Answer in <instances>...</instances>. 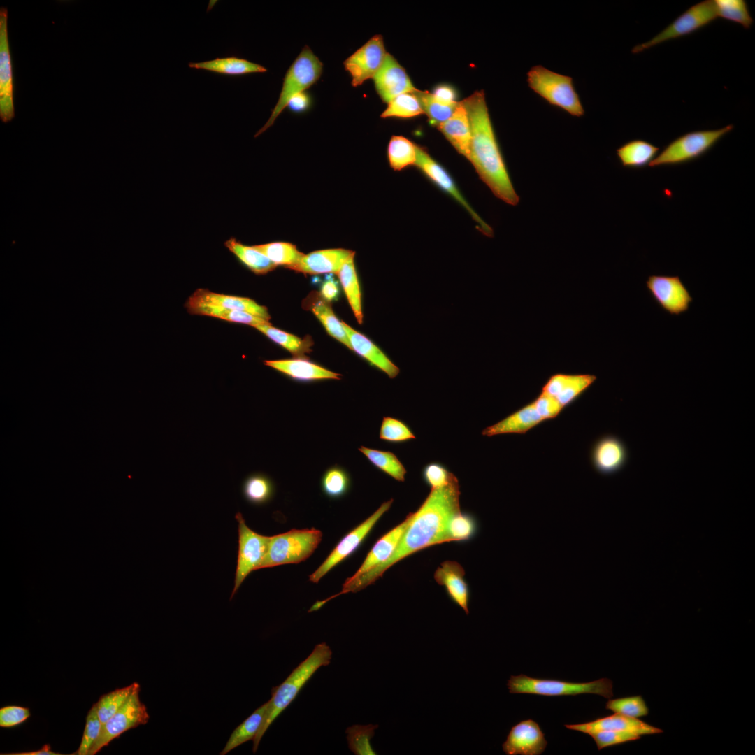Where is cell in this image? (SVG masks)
<instances>
[{"instance_id": "cell-1", "label": "cell", "mask_w": 755, "mask_h": 755, "mask_svg": "<svg viewBox=\"0 0 755 755\" xmlns=\"http://www.w3.org/2000/svg\"><path fill=\"white\" fill-rule=\"evenodd\" d=\"M459 485L456 477L445 486L431 489L430 494L412 519L396 549L384 563L363 575L347 578L336 596L359 591L380 577L391 566L405 557L429 546L449 542L447 526L460 511Z\"/></svg>"}, {"instance_id": "cell-2", "label": "cell", "mask_w": 755, "mask_h": 755, "mask_svg": "<svg viewBox=\"0 0 755 755\" xmlns=\"http://www.w3.org/2000/svg\"><path fill=\"white\" fill-rule=\"evenodd\" d=\"M469 118L471 141L469 161L492 193L505 203L519 201L511 181L490 119L483 90L462 100Z\"/></svg>"}, {"instance_id": "cell-3", "label": "cell", "mask_w": 755, "mask_h": 755, "mask_svg": "<svg viewBox=\"0 0 755 755\" xmlns=\"http://www.w3.org/2000/svg\"><path fill=\"white\" fill-rule=\"evenodd\" d=\"M331 657V649L326 642L317 645L310 654L292 670L286 680L273 689L263 722L252 740L253 753L257 751L262 737L272 723L295 699L314 673L320 667L330 663Z\"/></svg>"}, {"instance_id": "cell-4", "label": "cell", "mask_w": 755, "mask_h": 755, "mask_svg": "<svg viewBox=\"0 0 755 755\" xmlns=\"http://www.w3.org/2000/svg\"><path fill=\"white\" fill-rule=\"evenodd\" d=\"M322 70V62L312 50L305 45L287 71L278 100L271 115L254 137H257L273 124L294 96L304 92L314 85L319 79Z\"/></svg>"}, {"instance_id": "cell-5", "label": "cell", "mask_w": 755, "mask_h": 755, "mask_svg": "<svg viewBox=\"0 0 755 755\" xmlns=\"http://www.w3.org/2000/svg\"><path fill=\"white\" fill-rule=\"evenodd\" d=\"M527 82L535 93L549 104L575 117L584 115V110L571 77L536 65L528 71Z\"/></svg>"}, {"instance_id": "cell-6", "label": "cell", "mask_w": 755, "mask_h": 755, "mask_svg": "<svg viewBox=\"0 0 755 755\" xmlns=\"http://www.w3.org/2000/svg\"><path fill=\"white\" fill-rule=\"evenodd\" d=\"M322 538V532L315 528L292 529L271 536L260 569L302 562L312 555Z\"/></svg>"}, {"instance_id": "cell-7", "label": "cell", "mask_w": 755, "mask_h": 755, "mask_svg": "<svg viewBox=\"0 0 755 755\" xmlns=\"http://www.w3.org/2000/svg\"><path fill=\"white\" fill-rule=\"evenodd\" d=\"M507 686L510 693H529L545 696L593 693L606 698H611L613 696L612 682L607 678L579 683L538 679L521 674L516 676L512 675L508 681Z\"/></svg>"}, {"instance_id": "cell-8", "label": "cell", "mask_w": 755, "mask_h": 755, "mask_svg": "<svg viewBox=\"0 0 755 755\" xmlns=\"http://www.w3.org/2000/svg\"><path fill=\"white\" fill-rule=\"evenodd\" d=\"M734 128L733 124L712 130L684 134L671 141L648 165L650 167L676 166L700 158Z\"/></svg>"}, {"instance_id": "cell-9", "label": "cell", "mask_w": 755, "mask_h": 755, "mask_svg": "<svg viewBox=\"0 0 755 755\" xmlns=\"http://www.w3.org/2000/svg\"><path fill=\"white\" fill-rule=\"evenodd\" d=\"M717 17L714 0L700 1L681 14L649 41L635 46L633 53H639L668 41L693 34Z\"/></svg>"}, {"instance_id": "cell-10", "label": "cell", "mask_w": 755, "mask_h": 755, "mask_svg": "<svg viewBox=\"0 0 755 755\" xmlns=\"http://www.w3.org/2000/svg\"><path fill=\"white\" fill-rule=\"evenodd\" d=\"M238 522V549L235 574L234 587L231 598L235 595L241 584L252 571L260 569L266 554L270 537L252 530L245 523L240 512L236 514Z\"/></svg>"}, {"instance_id": "cell-11", "label": "cell", "mask_w": 755, "mask_h": 755, "mask_svg": "<svg viewBox=\"0 0 755 755\" xmlns=\"http://www.w3.org/2000/svg\"><path fill=\"white\" fill-rule=\"evenodd\" d=\"M139 691L140 688L136 689L120 708L102 726L100 735L88 755L97 754L124 732L148 722L150 715L145 705L140 699Z\"/></svg>"}, {"instance_id": "cell-12", "label": "cell", "mask_w": 755, "mask_h": 755, "mask_svg": "<svg viewBox=\"0 0 755 755\" xmlns=\"http://www.w3.org/2000/svg\"><path fill=\"white\" fill-rule=\"evenodd\" d=\"M393 499L380 507L359 526L349 532L335 547L322 563L309 576V580L317 583L337 564L352 554L361 544L380 518L390 508Z\"/></svg>"}, {"instance_id": "cell-13", "label": "cell", "mask_w": 755, "mask_h": 755, "mask_svg": "<svg viewBox=\"0 0 755 755\" xmlns=\"http://www.w3.org/2000/svg\"><path fill=\"white\" fill-rule=\"evenodd\" d=\"M430 181L456 201L477 222L480 231L487 236H492V229L476 213L457 188L453 178L447 171L428 153L426 150L417 145V160L415 165Z\"/></svg>"}, {"instance_id": "cell-14", "label": "cell", "mask_w": 755, "mask_h": 755, "mask_svg": "<svg viewBox=\"0 0 755 755\" xmlns=\"http://www.w3.org/2000/svg\"><path fill=\"white\" fill-rule=\"evenodd\" d=\"M646 287L658 305L671 315L686 312L693 301L688 289L677 275H649Z\"/></svg>"}, {"instance_id": "cell-15", "label": "cell", "mask_w": 755, "mask_h": 755, "mask_svg": "<svg viewBox=\"0 0 755 755\" xmlns=\"http://www.w3.org/2000/svg\"><path fill=\"white\" fill-rule=\"evenodd\" d=\"M387 53L383 38L378 34L349 56L343 62V66L351 76V85L359 87L373 78L381 67Z\"/></svg>"}, {"instance_id": "cell-16", "label": "cell", "mask_w": 755, "mask_h": 755, "mask_svg": "<svg viewBox=\"0 0 755 755\" xmlns=\"http://www.w3.org/2000/svg\"><path fill=\"white\" fill-rule=\"evenodd\" d=\"M8 11L0 10V117L3 122L15 116L11 59L8 36Z\"/></svg>"}, {"instance_id": "cell-17", "label": "cell", "mask_w": 755, "mask_h": 755, "mask_svg": "<svg viewBox=\"0 0 755 755\" xmlns=\"http://www.w3.org/2000/svg\"><path fill=\"white\" fill-rule=\"evenodd\" d=\"M373 79L378 94L386 103L401 94L417 89L412 85L405 69L388 52Z\"/></svg>"}, {"instance_id": "cell-18", "label": "cell", "mask_w": 755, "mask_h": 755, "mask_svg": "<svg viewBox=\"0 0 755 755\" xmlns=\"http://www.w3.org/2000/svg\"><path fill=\"white\" fill-rule=\"evenodd\" d=\"M547 745L545 735L538 723L527 719L511 728L502 747L508 755H539L545 751Z\"/></svg>"}, {"instance_id": "cell-19", "label": "cell", "mask_w": 755, "mask_h": 755, "mask_svg": "<svg viewBox=\"0 0 755 755\" xmlns=\"http://www.w3.org/2000/svg\"><path fill=\"white\" fill-rule=\"evenodd\" d=\"M626 445L614 435H605L598 439L591 452L594 468L601 474L610 475L622 469L628 461Z\"/></svg>"}, {"instance_id": "cell-20", "label": "cell", "mask_w": 755, "mask_h": 755, "mask_svg": "<svg viewBox=\"0 0 755 755\" xmlns=\"http://www.w3.org/2000/svg\"><path fill=\"white\" fill-rule=\"evenodd\" d=\"M354 254L355 252L343 248L314 251L304 254L298 264L289 268L305 274H338L343 265Z\"/></svg>"}, {"instance_id": "cell-21", "label": "cell", "mask_w": 755, "mask_h": 755, "mask_svg": "<svg viewBox=\"0 0 755 755\" xmlns=\"http://www.w3.org/2000/svg\"><path fill=\"white\" fill-rule=\"evenodd\" d=\"M596 378L590 374L556 373L549 377L542 391L554 397L565 408L587 389Z\"/></svg>"}, {"instance_id": "cell-22", "label": "cell", "mask_w": 755, "mask_h": 755, "mask_svg": "<svg viewBox=\"0 0 755 755\" xmlns=\"http://www.w3.org/2000/svg\"><path fill=\"white\" fill-rule=\"evenodd\" d=\"M570 730L590 733L597 731H626L639 735H654L663 732V730L652 726L638 718H633L617 713L607 717L598 718L594 721L578 724H566Z\"/></svg>"}, {"instance_id": "cell-23", "label": "cell", "mask_w": 755, "mask_h": 755, "mask_svg": "<svg viewBox=\"0 0 755 755\" xmlns=\"http://www.w3.org/2000/svg\"><path fill=\"white\" fill-rule=\"evenodd\" d=\"M464 575V569L459 563L445 561L436 570L434 578L439 584L445 587L452 601L468 614L469 590Z\"/></svg>"}, {"instance_id": "cell-24", "label": "cell", "mask_w": 755, "mask_h": 755, "mask_svg": "<svg viewBox=\"0 0 755 755\" xmlns=\"http://www.w3.org/2000/svg\"><path fill=\"white\" fill-rule=\"evenodd\" d=\"M351 345V350L365 359L372 366L385 373L389 378H396L400 370L389 357L368 338L342 322Z\"/></svg>"}, {"instance_id": "cell-25", "label": "cell", "mask_w": 755, "mask_h": 755, "mask_svg": "<svg viewBox=\"0 0 755 755\" xmlns=\"http://www.w3.org/2000/svg\"><path fill=\"white\" fill-rule=\"evenodd\" d=\"M188 299L230 310L247 312L267 321L271 319L266 307L261 305L254 300L246 297L215 293L206 289H199Z\"/></svg>"}, {"instance_id": "cell-26", "label": "cell", "mask_w": 755, "mask_h": 755, "mask_svg": "<svg viewBox=\"0 0 755 755\" xmlns=\"http://www.w3.org/2000/svg\"><path fill=\"white\" fill-rule=\"evenodd\" d=\"M460 154L470 158L471 130L469 118L462 101L453 115L437 127Z\"/></svg>"}, {"instance_id": "cell-27", "label": "cell", "mask_w": 755, "mask_h": 755, "mask_svg": "<svg viewBox=\"0 0 755 755\" xmlns=\"http://www.w3.org/2000/svg\"><path fill=\"white\" fill-rule=\"evenodd\" d=\"M411 519L412 513L408 515L403 522L381 537L368 552L359 569L348 578H356L386 561L396 549Z\"/></svg>"}, {"instance_id": "cell-28", "label": "cell", "mask_w": 755, "mask_h": 755, "mask_svg": "<svg viewBox=\"0 0 755 755\" xmlns=\"http://www.w3.org/2000/svg\"><path fill=\"white\" fill-rule=\"evenodd\" d=\"M264 364L298 380H340L341 378L340 374L303 359L266 360Z\"/></svg>"}, {"instance_id": "cell-29", "label": "cell", "mask_w": 755, "mask_h": 755, "mask_svg": "<svg viewBox=\"0 0 755 755\" xmlns=\"http://www.w3.org/2000/svg\"><path fill=\"white\" fill-rule=\"evenodd\" d=\"M543 421L531 402L498 423L487 427L482 434L491 437L505 433H525Z\"/></svg>"}, {"instance_id": "cell-30", "label": "cell", "mask_w": 755, "mask_h": 755, "mask_svg": "<svg viewBox=\"0 0 755 755\" xmlns=\"http://www.w3.org/2000/svg\"><path fill=\"white\" fill-rule=\"evenodd\" d=\"M188 66L192 69H202L227 76H241L267 71L265 67L259 64L236 57L216 58L201 62H189Z\"/></svg>"}, {"instance_id": "cell-31", "label": "cell", "mask_w": 755, "mask_h": 755, "mask_svg": "<svg viewBox=\"0 0 755 755\" xmlns=\"http://www.w3.org/2000/svg\"><path fill=\"white\" fill-rule=\"evenodd\" d=\"M659 148L642 139L626 142L616 152L621 165L626 168H640L649 164L656 157Z\"/></svg>"}, {"instance_id": "cell-32", "label": "cell", "mask_w": 755, "mask_h": 755, "mask_svg": "<svg viewBox=\"0 0 755 755\" xmlns=\"http://www.w3.org/2000/svg\"><path fill=\"white\" fill-rule=\"evenodd\" d=\"M185 306L188 312L193 315L209 316L228 322L248 324L253 327L256 325L270 323L269 321L247 312L230 310L213 305L192 301L189 299Z\"/></svg>"}, {"instance_id": "cell-33", "label": "cell", "mask_w": 755, "mask_h": 755, "mask_svg": "<svg viewBox=\"0 0 755 755\" xmlns=\"http://www.w3.org/2000/svg\"><path fill=\"white\" fill-rule=\"evenodd\" d=\"M224 245L240 262L255 274H266L277 266L253 246L245 245L234 237L226 240Z\"/></svg>"}, {"instance_id": "cell-34", "label": "cell", "mask_w": 755, "mask_h": 755, "mask_svg": "<svg viewBox=\"0 0 755 755\" xmlns=\"http://www.w3.org/2000/svg\"><path fill=\"white\" fill-rule=\"evenodd\" d=\"M267 707L268 701L257 708L243 723L237 726L231 734L220 754H226L240 745L249 740H253L260 729Z\"/></svg>"}, {"instance_id": "cell-35", "label": "cell", "mask_w": 755, "mask_h": 755, "mask_svg": "<svg viewBox=\"0 0 755 755\" xmlns=\"http://www.w3.org/2000/svg\"><path fill=\"white\" fill-rule=\"evenodd\" d=\"M354 257L348 259L343 265L337 275L340 280L354 315L358 323L361 324L364 319L361 308V294L354 263Z\"/></svg>"}, {"instance_id": "cell-36", "label": "cell", "mask_w": 755, "mask_h": 755, "mask_svg": "<svg viewBox=\"0 0 755 755\" xmlns=\"http://www.w3.org/2000/svg\"><path fill=\"white\" fill-rule=\"evenodd\" d=\"M390 167L400 171L415 166L417 160V145L403 136H392L387 148Z\"/></svg>"}, {"instance_id": "cell-37", "label": "cell", "mask_w": 755, "mask_h": 755, "mask_svg": "<svg viewBox=\"0 0 755 755\" xmlns=\"http://www.w3.org/2000/svg\"><path fill=\"white\" fill-rule=\"evenodd\" d=\"M414 94L419 99L430 124L436 127L453 115L460 103V101L454 103H443L436 99L431 92L427 91L417 89Z\"/></svg>"}, {"instance_id": "cell-38", "label": "cell", "mask_w": 755, "mask_h": 755, "mask_svg": "<svg viewBox=\"0 0 755 755\" xmlns=\"http://www.w3.org/2000/svg\"><path fill=\"white\" fill-rule=\"evenodd\" d=\"M358 450L374 466L396 480L404 482L406 469L394 453L364 446Z\"/></svg>"}, {"instance_id": "cell-39", "label": "cell", "mask_w": 755, "mask_h": 755, "mask_svg": "<svg viewBox=\"0 0 755 755\" xmlns=\"http://www.w3.org/2000/svg\"><path fill=\"white\" fill-rule=\"evenodd\" d=\"M253 247L275 265H282L286 268L296 265L304 256L294 245L287 242H272Z\"/></svg>"}, {"instance_id": "cell-40", "label": "cell", "mask_w": 755, "mask_h": 755, "mask_svg": "<svg viewBox=\"0 0 755 755\" xmlns=\"http://www.w3.org/2000/svg\"><path fill=\"white\" fill-rule=\"evenodd\" d=\"M273 341L282 346L296 356H303L310 351L311 340L301 339L296 336L273 327L271 323L254 326Z\"/></svg>"}, {"instance_id": "cell-41", "label": "cell", "mask_w": 755, "mask_h": 755, "mask_svg": "<svg viewBox=\"0 0 755 755\" xmlns=\"http://www.w3.org/2000/svg\"><path fill=\"white\" fill-rule=\"evenodd\" d=\"M140 688L138 682L102 695L96 703L97 714L103 726L120 708L129 696Z\"/></svg>"}, {"instance_id": "cell-42", "label": "cell", "mask_w": 755, "mask_h": 755, "mask_svg": "<svg viewBox=\"0 0 755 755\" xmlns=\"http://www.w3.org/2000/svg\"><path fill=\"white\" fill-rule=\"evenodd\" d=\"M424 114L420 102L412 92L401 94L389 103L380 115L382 118H409Z\"/></svg>"}, {"instance_id": "cell-43", "label": "cell", "mask_w": 755, "mask_h": 755, "mask_svg": "<svg viewBox=\"0 0 755 755\" xmlns=\"http://www.w3.org/2000/svg\"><path fill=\"white\" fill-rule=\"evenodd\" d=\"M717 17L738 23L745 29L753 24L748 5L745 0H714Z\"/></svg>"}, {"instance_id": "cell-44", "label": "cell", "mask_w": 755, "mask_h": 755, "mask_svg": "<svg viewBox=\"0 0 755 755\" xmlns=\"http://www.w3.org/2000/svg\"><path fill=\"white\" fill-rule=\"evenodd\" d=\"M244 497L250 503L261 505L268 501L273 494V484L262 473H254L246 478L243 485Z\"/></svg>"}, {"instance_id": "cell-45", "label": "cell", "mask_w": 755, "mask_h": 755, "mask_svg": "<svg viewBox=\"0 0 755 755\" xmlns=\"http://www.w3.org/2000/svg\"><path fill=\"white\" fill-rule=\"evenodd\" d=\"M312 311L319 319L327 332L332 337L351 350V345L347 333L333 313L331 306L323 301H318L312 304Z\"/></svg>"}, {"instance_id": "cell-46", "label": "cell", "mask_w": 755, "mask_h": 755, "mask_svg": "<svg viewBox=\"0 0 755 755\" xmlns=\"http://www.w3.org/2000/svg\"><path fill=\"white\" fill-rule=\"evenodd\" d=\"M350 480L347 471L342 467L333 466L324 473L321 487L323 492L331 498L344 496L349 489Z\"/></svg>"}, {"instance_id": "cell-47", "label": "cell", "mask_w": 755, "mask_h": 755, "mask_svg": "<svg viewBox=\"0 0 755 755\" xmlns=\"http://www.w3.org/2000/svg\"><path fill=\"white\" fill-rule=\"evenodd\" d=\"M378 727V725L369 724L355 725L348 728L346 732L350 750L358 755L376 754L370 744V740Z\"/></svg>"}, {"instance_id": "cell-48", "label": "cell", "mask_w": 755, "mask_h": 755, "mask_svg": "<svg viewBox=\"0 0 755 755\" xmlns=\"http://www.w3.org/2000/svg\"><path fill=\"white\" fill-rule=\"evenodd\" d=\"M605 707L614 713L633 718L645 717L649 711L641 696L610 699L607 702Z\"/></svg>"}, {"instance_id": "cell-49", "label": "cell", "mask_w": 755, "mask_h": 755, "mask_svg": "<svg viewBox=\"0 0 755 755\" xmlns=\"http://www.w3.org/2000/svg\"><path fill=\"white\" fill-rule=\"evenodd\" d=\"M477 529L475 518L459 511L451 518L447 526L449 542L469 540L476 533Z\"/></svg>"}, {"instance_id": "cell-50", "label": "cell", "mask_w": 755, "mask_h": 755, "mask_svg": "<svg viewBox=\"0 0 755 755\" xmlns=\"http://www.w3.org/2000/svg\"><path fill=\"white\" fill-rule=\"evenodd\" d=\"M102 725L97 714L96 703L93 704L86 717L83 735L78 749L72 755H88L99 738Z\"/></svg>"}, {"instance_id": "cell-51", "label": "cell", "mask_w": 755, "mask_h": 755, "mask_svg": "<svg viewBox=\"0 0 755 755\" xmlns=\"http://www.w3.org/2000/svg\"><path fill=\"white\" fill-rule=\"evenodd\" d=\"M415 436L408 426L400 419L384 417L380 430V438L389 443H403Z\"/></svg>"}, {"instance_id": "cell-52", "label": "cell", "mask_w": 755, "mask_h": 755, "mask_svg": "<svg viewBox=\"0 0 755 755\" xmlns=\"http://www.w3.org/2000/svg\"><path fill=\"white\" fill-rule=\"evenodd\" d=\"M598 749L639 740L641 736L626 731H597L589 733Z\"/></svg>"}, {"instance_id": "cell-53", "label": "cell", "mask_w": 755, "mask_h": 755, "mask_svg": "<svg viewBox=\"0 0 755 755\" xmlns=\"http://www.w3.org/2000/svg\"><path fill=\"white\" fill-rule=\"evenodd\" d=\"M422 475L424 481L431 487V489L446 485L455 476L438 463L427 464L423 469Z\"/></svg>"}, {"instance_id": "cell-54", "label": "cell", "mask_w": 755, "mask_h": 755, "mask_svg": "<svg viewBox=\"0 0 755 755\" xmlns=\"http://www.w3.org/2000/svg\"><path fill=\"white\" fill-rule=\"evenodd\" d=\"M31 716L29 708L17 705H9L0 709V726L10 728L24 722Z\"/></svg>"}, {"instance_id": "cell-55", "label": "cell", "mask_w": 755, "mask_h": 755, "mask_svg": "<svg viewBox=\"0 0 755 755\" xmlns=\"http://www.w3.org/2000/svg\"><path fill=\"white\" fill-rule=\"evenodd\" d=\"M533 403L544 421L556 417L564 408L554 397L543 391Z\"/></svg>"}, {"instance_id": "cell-56", "label": "cell", "mask_w": 755, "mask_h": 755, "mask_svg": "<svg viewBox=\"0 0 755 755\" xmlns=\"http://www.w3.org/2000/svg\"><path fill=\"white\" fill-rule=\"evenodd\" d=\"M433 95L438 101L445 103H454L457 102L456 101V92L453 87L449 85H440L436 86L433 92Z\"/></svg>"}, {"instance_id": "cell-57", "label": "cell", "mask_w": 755, "mask_h": 755, "mask_svg": "<svg viewBox=\"0 0 755 755\" xmlns=\"http://www.w3.org/2000/svg\"><path fill=\"white\" fill-rule=\"evenodd\" d=\"M310 105V99L304 92L294 96L289 102L287 107L295 112H301L308 108Z\"/></svg>"}, {"instance_id": "cell-58", "label": "cell", "mask_w": 755, "mask_h": 755, "mask_svg": "<svg viewBox=\"0 0 755 755\" xmlns=\"http://www.w3.org/2000/svg\"><path fill=\"white\" fill-rule=\"evenodd\" d=\"M338 286L333 280H329L324 282L322 286L321 294L328 301L334 300L338 295Z\"/></svg>"}, {"instance_id": "cell-59", "label": "cell", "mask_w": 755, "mask_h": 755, "mask_svg": "<svg viewBox=\"0 0 755 755\" xmlns=\"http://www.w3.org/2000/svg\"><path fill=\"white\" fill-rule=\"evenodd\" d=\"M7 755H60V753H56L51 749V747L49 744L44 745L41 749L31 752H24L18 753H8L3 754Z\"/></svg>"}]
</instances>
